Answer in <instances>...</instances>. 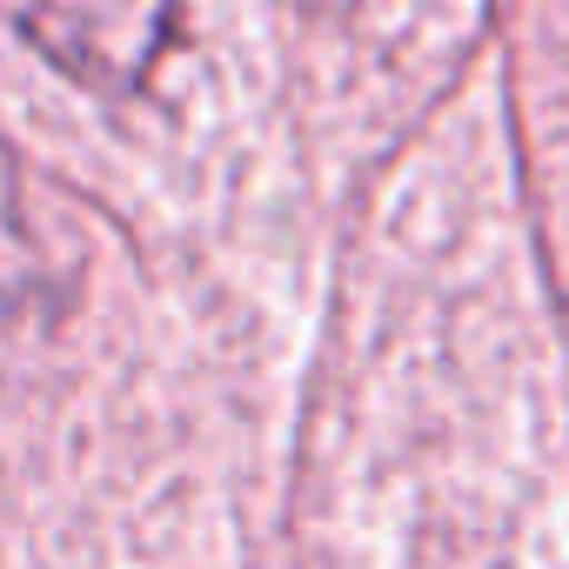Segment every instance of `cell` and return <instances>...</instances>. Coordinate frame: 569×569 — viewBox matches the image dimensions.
I'll return each mask as SVG.
<instances>
[{
    "mask_svg": "<svg viewBox=\"0 0 569 569\" xmlns=\"http://www.w3.org/2000/svg\"><path fill=\"white\" fill-rule=\"evenodd\" d=\"M0 21L88 88H134L168 41L174 0H0Z\"/></svg>",
    "mask_w": 569,
    "mask_h": 569,
    "instance_id": "cell-1",
    "label": "cell"
},
{
    "mask_svg": "<svg viewBox=\"0 0 569 569\" xmlns=\"http://www.w3.org/2000/svg\"><path fill=\"white\" fill-rule=\"evenodd\" d=\"M41 309H48V248L34 234L8 154H0V369H8L14 342L41 322Z\"/></svg>",
    "mask_w": 569,
    "mask_h": 569,
    "instance_id": "cell-2",
    "label": "cell"
}]
</instances>
